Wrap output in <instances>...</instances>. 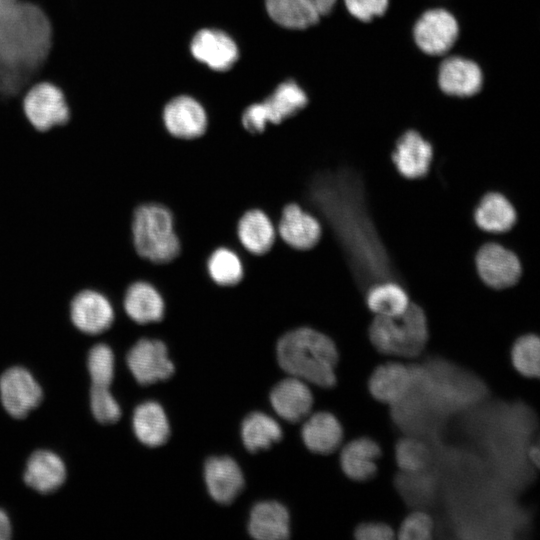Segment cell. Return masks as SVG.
Segmentation results:
<instances>
[{"instance_id": "obj_18", "label": "cell", "mask_w": 540, "mask_h": 540, "mask_svg": "<svg viewBox=\"0 0 540 540\" xmlns=\"http://www.w3.org/2000/svg\"><path fill=\"white\" fill-rule=\"evenodd\" d=\"M432 157L431 144L415 130L402 134L396 142L392 155L398 172L408 179H417L426 175Z\"/></svg>"}, {"instance_id": "obj_12", "label": "cell", "mask_w": 540, "mask_h": 540, "mask_svg": "<svg viewBox=\"0 0 540 540\" xmlns=\"http://www.w3.org/2000/svg\"><path fill=\"white\" fill-rule=\"evenodd\" d=\"M476 267L481 279L496 289L514 285L521 276V265L517 256L496 243L485 244L479 249Z\"/></svg>"}, {"instance_id": "obj_13", "label": "cell", "mask_w": 540, "mask_h": 540, "mask_svg": "<svg viewBox=\"0 0 540 540\" xmlns=\"http://www.w3.org/2000/svg\"><path fill=\"white\" fill-rule=\"evenodd\" d=\"M337 0H266L270 17L289 29H306L329 14Z\"/></svg>"}, {"instance_id": "obj_27", "label": "cell", "mask_w": 540, "mask_h": 540, "mask_svg": "<svg viewBox=\"0 0 540 540\" xmlns=\"http://www.w3.org/2000/svg\"><path fill=\"white\" fill-rule=\"evenodd\" d=\"M133 430L138 440L149 447L164 444L170 434L163 408L151 401L142 403L135 409Z\"/></svg>"}, {"instance_id": "obj_31", "label": "cell", "mask_w": 540, "mask_h": 540, "mask_svg": "<svg viewBox=\"0 0 540 540\" xmlns=\"http://www.w3.org/2000/svg\"><path fill=\"white\" fill-rule=\"evenodd\" d=\"M210 278L220 286H234L244 275V267L239 256L231 249L219 247L214 250L207 261Z\"/></svg>"}, {"instance_id": "obj_41", "label": "cell", "mask_w": 540, "mask_h": 540, "mask_svg": "<svg viewBox=\"0 0 540 540\" xmlns=\"http://www.w3.org/2000/svg\"><path fill=\"white\" fill-rule=\"evenodd\" d=\"M528 455H529L530 460L536 465V467H538V465H539V458H540V453H539V447H538V445L532 446V447L529 449Z\"/></svg>"}, {"instance_id": "obj_6", "label": "cell", "mask_w": 540, "mask_h": 540, "mask_svg": "<svg viewBox=\"0 0 540 540\" xmlns=\"http://www.w3.org/2000/svg\"><path fill=\"white\" fill-rule=\"evenodd\" d=\"M307 103L304 90L292 80L285 81L262 103L249 106L242 115V124L250 133H260L268 123H281L298 113Z\"/></svg>"}, {"instance_id": "obj_11", "label": "cell", "mask_w": 540, "mask_h": 540, "mask_svg": "<svg viewBox=\"0 0 540 540\" xmlns=\"http://www.w3.org/2000/svg\"><path fill=\"white\" fill-rule=\"evenodd\" d=\"M127 365L142 385L168 379L174 372L165 344L156 339L138 340L127 354Z\"/></svg>"}, {"instance_id": "obj_15", "label": "cell", "mask_w": 540, "mask_h": 540, "mask_svg": "<svg viewBox=\"0 0 540 540\" xmlns=\"http://www.w3.org/2000/svg\"><path fill=\"white\" fill-rule=\"evenodd\" d=\"M412 386V368L398 362L377 366L368 380V390L372 397L392 406L403 400Z\"/></svg>"}, {"instance_id": "obj_8", "label": "cell", "mask_w": 540, "mask_h": 540, "mask_svg": "<svg viewBox=\"0 0 540 540\" xmlns=\"http://www.w3.org/2000/svg\"><path fill=\"white\" fill-rule=\"evenodd\" d=\"M43 397L40 385L23 367H11L0 377V399L14 418H23L36 408Z\"/></svg>"}, {"instance_id": "obj_33", "label": "cell", "mask_w": 540, "mask_h": 540, "mask_svg": "<svg viewBox=\"0 0 540 540\" xmlns=\"http://www.w3.org/2000/svg\"><path fill=\"white\" fill-rule=\"evenodd\" d=\"M395 458L398 467L405 473H418L427 467L430 452L427 445L413 436L399 439L395 445Z\"/></svg>"}, {"instance_id": "obj_40", "label": "cell", "mask_w": 540, "mask_h": 540, "mask_svg": "<svg viewBox=\"0 0 540 540\" xmlns=\"http://www.w3.org/2000/svg\"><path fill=\"white\" fill-rule=\"evenodd\" d=\"M19 0H0V21Z\"/></svg>"}, {"instance_id": "obj_24", "label": "cell", "mask_w": 540, "mask_h": 540, "mask_svg": "<svg viewBox=\"0 0 540 540\" xmlns=\"http://www.w3.org/2000/svg\"><path fill=\"white\" fill-rule=\"evenodd\" d=\"M302 438L310 451L330 454L339 448L343 429L333 414L321 411L306 420L302 427Z\"/></svg>"}, {"instance_id": "obj_30", "label": "cell", "mask_w": 540, "mask_h": 540, "mask_svg": "<svg viewBox=\"0 0 540 540\" xmlns=\"http://www.w3.org/2000/svg\"><path fill=\"white\" fill-rule=\"evenodd\" d=\"M409 304V298L405 290L393 282L376 284L367 294V305L378 316L399 314Z\"/></svg>"}, {"instance_id": "obj_10", "label": "cell", "mask_w": 540, "mask_h": 540, "mask_svg": "<svg viewBox=\"0 0 540 540\" xmlns=\"http://www.w3.org/2000/svg\"><path fill=\"white\" fill-rule=\"evenodd\" d=\"M484 74L480 65L460 55L446 56L437 71L439 89L450 97L469 98L483 87Z\"/></svg>"}, {"instance_id": "obj_22", "label": "cell", "mask_w": 540, "mask_h": 540, "mask_svg": "<svg viewBox=\"0 0 540 540\" xmlns=\"http://www.w3.org/2000/svg\"><path fill=\"white\" fill-rule=\"evenodd\" d=\"M123 306L127 316L138 324L158 322L165 312L163 297L146 281H136L128 286Z\"/></svg>"}, {"instance_id": "obj_35", "label": "cell", "mask_w": 540, "mask_h": 540, "mask_svg": "<svg viewBox=\"0 0 540 540\" xmlns=\"http://www.w3.org/2000/svg\"><path fill=\"white\" fill-rule=\"evenodd\" d=\"M90 406L95 419L103 424L115 423L121 416V409L109 386L92 385Z\"/></svg>"}, {"instance_id": "obj_9", "label": "cell", "mask_w": 540, "mask_h": 540, "mask_svg": "<svg viewBox=\"0 0 540 540\" xmlns=\"http://www.w3.org/2000/svg\"><path fill=\"white\" fill-rule=\"evenodd\" d=\"M69 314L72 324L81 332L97 335L108 330L114 322V308L102 292L87 288L71 299Z\"/></svg>"}, {"instance_id": "obj_37", "label": "cell", "mask_w": 540, "mask_h": 540, "mask_svg": "<svg viewBox=\"0 0 540 540\" xmlns=\"http://www.w3.org/2000/svg\"><path fill=\"white\" fill-rule=\"evenodd\" d=\"M348 13L360 22H371L383 16L389 7V0H343Z\"/></svg>"}, {"instance_id": "obj_5", "label": "cell", "mask_w": 540, "mask_h": 540, "mask_svg": "<svg viewBox=\"0 0 540 540\" xmlns=\"http://www.w3.org/2000/svg\"><path fill=\"white\" fill-rule=\"evenodd\" d=\"M21 110L29 126L39 133L63 127L71 119L63 90L46 80H38L27 88L21 97Z\"/></svg>"}, {"instance_id": "obj_36", "label": "cell", "mask_w": 540, "mask_h": 540, "mask_svg": "<svg viewBox=\"0 0 540 540\" xmlns=\"http://www.w3.org/2000/svg\"><path fill=\"white\" fill-rule=\"evenodd\" d=\"M434 522L422 511L409 514L401 523L398 538L401 540H428L432 538Z\"/></svg>"}, {"instance_id": "obj_29", "label": "cell", "mask_w": 540, "mask_h": 540, "mask_svg": "<svg viewBox=\"0 0 540 540\" xmlns=\"http://www.w3.org/2000/svg\"><path fill=\"white\" fill-rule=\"evenodd\" d=\"M241 436L250 452L267 449L282 437L279 424L270 416L254 412L248 415L241 427Z\"/></svg>"}, {"instance_id": "obj_28", "label": "cell", "mask_w": 540, "mask_h": 540, "mask_svg": "<svg viewBox=\"0 0 540 540\" xmlns=\"http://www.w3.org/2000/svg\"><path fill=\"white\" fill-rule=\"evenodd\" d=\"M475 222L484 231L505 232L515 224L516 211L502 194L488 193L476 208Z\"/></svg>"}, {"instance_id": "obj_23", "label": "cell", "mask_w": 540, "mask_h": 540, "mask_svg": "<svg viewBox=\"0 0 540 540\" xmlns=\"http://www.w3.org/2000/svg\"><path fill=\"white\" fill-rule=\"evenodd\" d=\"M66 479V467L54 452L38 450L27 461L25 483L40 493L57 490Z\"/></svg>"}, {"instance_id": "obj_14", "label": "cell", "mask_w": 540, "mask_h": 540, "mask_svg": "<svg viewBox=\"0 0 540 540\" xmlns=\"http://www.w3.org/2000/svg\"><path fill=\"white\" fill-rule=\"evenodd\" d=\"M163 120L167 131L181 139L200 137L207 127L204 108L188 96L172 99L164 108Z\"/></svg>"}, {"instance_id": "obj_1", "label": "cell", "mask_w": 540, "mask_h": 540, "mask_svg": "<svg viewBox=\"0 0 540 540\" xmlns=\"http://www.w3.org/2000/svg\"><path fill=\"white\" fill-rule=\"evenodd\" d=\"M52 26L37 4L19 0L0 21V98L21 99L38 81L52 46Z\"/></svg>"}, {"instance_id": "obj_3", "label": "cell", "mask_w": 540, "mask_h": 540, "mask_svg": "<svg viewBox=\"0 0 540 540\" xmlns=\"http://www.w3.org/2000/svg\"><path fill=\"white\" fill-rule=\"evenodd\" d=\"M369 339L381 354L413 358L428 341V325L424 311L410 303L401 313L378 316L369 327Z\"/></svg>"}, {"instance_id": "obj_2", "label": "cell", "mask_w": 540, "mask_h": 540, "mask_svg": "<svg viewBox=\"0 0 540 540\" xmlns=\"http://www.w3.org/2000/svg\"><path fill=\"white\" fill-rule=\"evenodd\" d=\"M277 358L292 377L325 388L336 383L337 348L328 336L314 329L302 327L283 335L277 344Z\"/></svg>"}, {"instance_id": "obj_19", "label": "cell", "mask_w": 540, "mask_h": 540, "mask_svg": "<svg viewBox=\"0 0 540 540\" xmlns=\"http://www.w3.org/2000/svg\"><path fill=\"white\" fill-rule=\"evenodd\" d=\"M270 401L281 418L298 422L309 415L313 406V395L303 380L291 376L273 388Z\"/></svg>"}, {"instance_id": "obj_16", "label": "cell", "mask_w": 540, "mask_h": 540, "mask_svg": "<svg viewBox=\"0 0 540 540\" xmlns=\"http://www.w3.org/2000/svg\"><path fill=\"white\" fill-rule=\"evenodd\" d=\"M278 234L285 244L297 250L314 247L321 237L318 220L295 203L284 207L278 223Z\"/></svg>"}, {"instance_id": "obj_26", "label": "cell", "mask_w": 540, "mask_h": 540, "mask_svg": "<svg viewBox=\"0 0 540 540\" xmlns=\"http://www.w3.org/2000/svg\"><path fill=\"white\" fill-rule=\"evenodd\" d=\"M248 530L259 540L287 539L290 533L288 511L274 501L258 503L251 511Z\"/></svg>"}, {"instance_id": "obj_39", "label": "cell", "mask_w": 540, "mask_h": 540, "mask_svg": "<svg viewBox=\"0 0 540 540\" xmlns=\"http://www.w3.org/2000/svg\"><path fill=\"white\" fill-rule=\"evenodd\" d=\"M12 528L9 517L0 509V540H7L11 537Z\"/></svg>"}, {"instance_id": "obj_32", "label": "cell", "mask_w": 540, "mask_h": 540, "mask_svg": "<svg viewBox=\"0 0 540 540\" xmlns=\"http://www.w3.org/2000/svg\"><path fill=\"white\" fill-rule=\"evenodd\" d=\"M540 341L534 334L518 338L511 349V362L521 375L534 378L540 372Z\"/></svg>"}, {"instance_id": "obj_4", "label": "cell", "mask_w": 540, "mask_h": 540, "mask_svg": "<svg viewBox=\"0 0 540 540\" xmlns=\"http://www.w3.org/2000/svg\"><path fill=\"white\" fill-rule=\"evenodd\" d=\"M131 234L136 253L150 262L167 263L180 252L173 216L164 205L146 203L138 206L132 215Z\"/></svg>"}, {"instance_id": "obj_34", "label": "cell", "mask_w": 540, "mask_h": 540, "mask_svg": "<svg viewBox=\"0 0 540 540\" xmlns=\"http://www.w3.org/2000/svg\"><path fill=\"white\" fill-rule=\"evenodd\" d=\"M115 360L111 348L103 343L94 345L87 358L92 385L109 386L114 377Z\"/></svg>"}, {"instance_id": "obj_20", "label": "cell", "mask_w": 540, "mask_h": 540, "mask_svg": "<svg viewBox=\"0 0 540 540\" xmlns=\"http://www.w3.org/2000/svg\"><path fill=\"white\" fill-rule=\"evenodd\" d=\"M205 481L211 497L222 504L234 500L244 485L243 474L229 457H212L205 464Z\"/></svg>"}, {"instance_id": "obj_17", "label": "cell", "mask_w": 540, "mask_h": 540, "mask_svg": "<svg viewBox=\"0 0 540 540\" xmlns=\"http://www.w3.org/2000/svg\"><path fill=\"white\" fill-rule=\"evenodd\" d=\"M193 56L211 69L226 71L238 59L235 42L224 32L216 29H202L191 42Z\"/></svg>"}, {"instance_id": "obj_21", "label": "cell", "mask_w": 540, "mask_h": 540, "mask_svg": "<svg viewBox=\"0 0 540 540\" xmlns=\"http://www.w3.org/2000/svg\"><path fill=\"white\" fill-rule=\"evenodd\" d=\"M382 450L370 437H359L346 444L340 453V465L347 477L355 481H366L378 470L377 459Z\"/></svg>"}, {"instance_id": "obj_25", "label": "cell", "mask_w": 540, "mask_h": 540, "mask_svg": "<svg viewBox=\"0 0 540 540\" xmlns=\"http://www.w3.org/2000/svg\"><path fill=\"white\" fill-rule=\"evenodd\" d=\"M237 236L247 251L255 255H262L272 248L276 238V230L265 212L251 209L240 217L237 224Z\"/></svg>"}, {"instance_id": "obj_7", "label": "cell", "mask_w": 540, "mask_h": 540, "mask_svg": "<svg viewBox=\"0 0 540 540\" xmlns=\"http://www.w3.org/2000/svg\"><path fill=\"white\" fill-rule=\"evenodd\" d=\"M460 35L455 15L442 7L424 11L415 21L412 36L417 48L428 56H445Z\"/></svg>"}, {"instance_id": "obj_38", "label": "cell", "mask_w": 540, "mask_h": 540, "mask_svg": "<svg viewBox=\"0 0 540 540\" xmlns=\"http://www.w3.org/2000/svg\"><path fill=\"white\" fill-rule=\"evenodd\" d=\"M354 536L358 540H391L395 532L386 523L364 522L356 527Z\"/></svg>"}]
</instances>
